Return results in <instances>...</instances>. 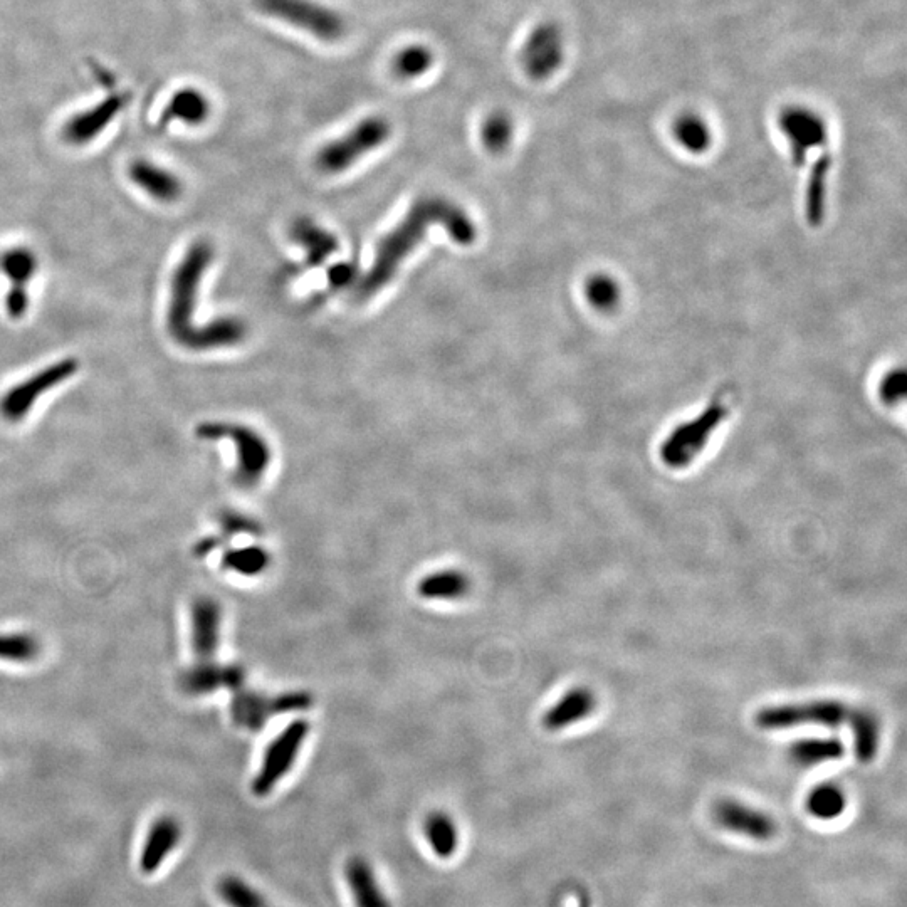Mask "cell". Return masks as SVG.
Listing matches in <instances>:
<instances>
[{
	"label": "cell",
	"instance_id": "cell-36",
	"mask_svg": "<svg viewBox=\"0 0 907 907\" xmlns=\"http://www.w3.org/2000/svg\"><path fill=\"white\" fill-rule=\"evenodd\" d=\"M221 530L224 531V536L241 535V533L259 535L261 526L257 525L256 521L251 520L246 514L226 511V513L221 514Z\"/></svg>",
	"mask_w": 907,
	"mask_h": 907
},
{
	"label": "cell",
	"instance_id": "cell-37",
	"mask_svg": "<svg viewBox=\"0 0 907 907\" xmlns=\"http://www.w3.org/2000/svg\"><path fill=\"white\" fill-rule=\"evenodd\" d=\"M617 288L609 279L597 278L588 284V298L597 308H610L617 301Z\"/></svg>",
	"mask_w": 907,
	"mask_h": 907
},
{
	"label": "cell",
	"instance_id": "cell-38",
	"mask_svg": "<svg viewBox=\"0 0 907 907\" xmlns=\"http://www.w3.org/2000/svg\"><path fill=\"white\" fill-rule=\"evenodd\" d=\"M31 299L27 293L26 286L22 284H12L11 289L6 294V311L12 320H22L29 311Z\"/></svg>",
	"mask_w": 907,
	"mask_h": 907
},
{
	"label": "cell",
	"instance_id": "cell-26",
	"mask_svg": "<svg viewBox=\"0 0 907 907\" xmlns=\"http://www.w3.org/2000/svg\"><path fill=\"white\" fill-rule=\"evenodd\" d=\"M222 568L242 577H257L268 570L271 555L263 546L249 545L231 548L222 555Z\"/></svg>",
	"mask_w": 907,
	"mask_h": 907
},
{
	"label": "cell",
	"instance_id": "cell-27",
	"mask_svg": "<svg viewBox=\"0 0 907 907\" xmlns=\"http://www.w3.org/2000/svg\"><path fill=\"white\" fill-rule=\"evenodd\" d=\"M37 269L39 261L36 252H32L29 247H12L0 257V271L12 284L27 286V283L36 278Z\"/></svg>",
	"mask_w": 907,
	"mask_h": 907
},
{
	"label": "cell",
	"instance_id": "cell-7",
	"mask_svg": "<svg viewBox=\"0 0 907 907\" xmlns=\"http://www.w3.org/2000/svg\"><path fill=\"white\" fill-rule=\"evenodd\" d=\"M78 372L79 362L76 358H63L42 368L24 382L17 383L0 397L2 419L11 424L22 422L42 395L49 394L53 388L68 382Z\"/></svg>",
	"mask_w": 907,
	"mask_h": 907
},
{
	"label": "cell",
	"instance_id": "cell-39",
	"mask_svg": "<svg viewBox=\"0 0 907 907\" xmlns=\"http://www.w3.org/2000/svg\"><path fill=\"white\" fill-rule=\"evenodd\" d=\"M353 278H355V269L350 264H336L335 268L328 273L330 283L336 288L347 286V284L352 283Z\"/></svg>",
	"mask_w": 907,
	"mask_h": 907
},
{
	"label": "cell",
	"instance_id": "cell-3",
	"mask_svg": "<svg viewBox=\"0 0 907 907\" xmlns=\"http://www.w3.org/2000/svg\"><path fill=\"white\" fill-rule=\"evenodd\" d=\"M214 261V249L209 242H194L185 252L184 259L175 269L170 288V305L167 311V330L179 343L192 328V318L197 311L200 284Z\"/></svg>",
	"mask_w": 907,
	"mask_h": 907
},
{
	"label": "cell",
	"instance_id": "cell-33",
	"mask_svg": "<svg viewBox=\"0 0 907 907\" xmlns=\"http://www.w3.org/2000/svg\"><path fill=\"white\" fill-rule=\"evenodd\" d=\"M514 125L506 111H493L484 118L481 140L489 153H503L513 140Z\"/></svg>",
	"mask_w": 907,
	"mask_h": 907
},
{
	"label": "cell",
	"instance_id": "cell-9",
	"mask_svg": "<svg viewBox=\"0 0 907 907\" xmlns=\"http://www.w3.org/2000/svg\"><path fill=\"white\" fill-rule=\"evenodd\" d=\"M310 734V723L306 719H294L271 741L264 753L263 763L252 780V793L256 797H268L288 775L298 760L299 750L305 745Z\"/></svg>",
	"mask_w": 907,
	"mask_h": 907
},
{
	"label": "cell",
	"instance_id": "cell-42",
	"mask_svg": "<svg viewBox=\"0 0 907 907\" xmlns=\"http://www.w3.org/2000/svg\"><path fill=\"white\" fill-rule=\"evenodd\" d=\"M580 907H590V902H588L587 897H582V899H580Z\"/></svg>",
	"mask_w": 907,
	"mask_h": 907
},
{
	"label": "cell",
	"instance_id": "cell-11",
	"mask_svg": "<svg viewBox=\"0 0 907 907\" xmlns=\"http://www.w3.org/2000/svg\"><path fill=\"white\" fill-rule=\"evenodd\" d=\"M128 103H130L128 93H111L90 108L69 116L61 130V137L73 147H84L95 142L96 138H100L115 123Z\"/></svg>",
	"mask_w": 907,
	"mask_h": 907
},
{
	"label": "cell",
	"instance_id": "cell-20",
	"mask_svg": "<svg viewBox=\"0 0 907 907\" xmlns=\"http://www.w3.org/2000/svg\"><path fill=\"white\" fill-rule=\"evenodd\" d=\"M182 839V829L177 818L163 815L153 822L140 855V871L152 876L162 867L168 855L174 852Z\"/></svg>",
	"mask_w": 907,
	"mask_h": 907
},
{
	"label": "cell",
	"instance_id": "cell-23",
	"mask_svg": "<svg viewBox=\"0 0 907 907\" xmlns=\"http://www.w3.org/2000/svg\"><path fill=\"white\" fill-rule=\"evenodd\" d=\"M471 590V580L456 568H446L420 578L417 593L425 600H459Z\"/></svg>",
	"mask_w": 907,
	"mask_h": 907
},
{
	"label": "cell",
	"instance_id": "cell-1",
	"mask_svg": "<svg viewBox=\"0 0 907 907\" xmlns=\"http://www.w3.org/2000/svg\"><path fill=\"white\" fill-rule=\"evenodd\" d=\"M434 224L444 227L454 242L461 246H469L476 241V227L459 205L442 197L417 200L404 221L378 242L372 266L358 283L357 298L365 301L385 288L399 271L405 257L419 246L429 227Z\"/></svg>",
	"mask_w": 907,
	"mask_h": 907
},
{
	"label": "cell",
	"instance_id": "cell-24",
	"mask_svg": "<svg viewBox=\"0 0 907 907\" xmlns=\"http://www.w3.org/2000/svg\"><path fill=\"white\" fill-rule=\"evenodd\" d=\"M424 835L427 844L437 857L449 859L456 854L457 847H459V830H457L454 818L447 815L446 812H432L427 815Z\"/></svg>",
	"mask_w": 907,
	"mask_h": 907
},
{
	"label": "cell",
	"instance_id": "cell-4",
	"mask_svg": "<svg viewBox=\"0 0 907 907\" xmlns=\"http://www.w3.org/2000/svg\"><path fill=\"white\" fill-rule=\"evenodd\" d=\"M392 135V125L383 116L372 115L358 121L347 133L326 143L316 155V167L325 174H340L353 167L367 153L382 147Z\"/></svg>",
	"mask_w": 907,
	"mask_h": 907
},
{
	"label": "cell",
	"instance_id": "cell-28",
	"mask_svg": "<svg viewBox=\"0 0 907 907\" xmlns=\"http://www.w3.org/2000/svg\"><path fill=\"white\" fill-rule=\"evenodd\" d=\"M293 237L308 249L311 264L323 263L338 247L335 237L331 236L330 232L311 224L310 221H299L293 227Z\"/></svg>",
	"mask_w": 907,
	"mask_h": 907
},
{
	"label": "cell",
	"instance_id": "cell-30",
	"mask_svg": "<svg viewBox=\"0 0 907 907\" xmlns=\"http://www.w3.org/2000/svg\"><path fill=\"white\" fill-rule=\"evenodd\" d=\"M217 896L227 907H273L251 884L237 876L222 877L215 886Z\"/></svg>",
	"mask_w": 907,
	"mask_h": 907
},
{
	"label": "cell",
	"instance_id": "cell-34",
	"mask_svg": "<svg viewBox=\"0 0 907 907\" xmlns=\"http://www.w3.org/2000/svg\"><path fill=\"white\" fill-rule=\"evenodd\" d=\"M41 644L29 634H0V661L27 664L36 661Z\"/></svg>",
	"mask_w": 907,
	"mask_h": 907
},
{
	"label": "cell",
	"instance_id": "cell-16",
	"mask_svg": "<svg viewBox=\"0 0 907 907\" xmlns=\"http://www.w3.org/2000/svg\"><path fill=\"white\" fill-rule=\"evenodd\" d=\"M128 177L148 197L162 204H174L184 194L179 175L147 158L135 160L128 168Z\"/></svg>",
	"mask_w": 907,
	"mask_h": 907
},
{
	"label": "cell",
	"instance_id": "cell-31",
	"mask_svg": "<svg viewBox=\"0 0 907 907\" xmlns=\"http://www.w3.org/2000/svg\"><path fill=\"white\" fill-rule=\"evenodd\" d=\"M436 56L432 49L424 44H410L407 48L400 49L392 61L395 76L400 79H417L429 73Z\"/></svg>",
	"mask_w": 907,
	"mask_h": 907
},
{
	"label": "cell",
	"instance_id": "cell-6",
	"mask_svg": "<svg viewBox=\"0 0 907 907\" xmlns=\"http://www.w3.org/2000/svg\"><path fill=\"white\" fill-rule=\"evenodd\" d=\"M254 6L264 16L308 32L321 41H340L347 34V21L340 12L316 0H254Z\"/></svg>",
	"mask_w": 907,
	"mask_h": 907
},
{
	"label": "cell",
	"instance_id": "cell-2",
	"mask_svg": "<svg viewBox=\"0 0 907 907\" xmlns=\"http://www.w3.org/2000/svg\"><path fill=\"white\" fill-rule=\"evenodd\" d=\"M755 724L763 731H783L805 724H822L827 728L847 726L854 734L855 756L862 763H871L876 758L881 741L879 721L871 711L835 699L768 706L756 713Z\"/></svg>",
	"mask_w": 907,
	"mask_h": 907
},
{
	"label": "cell",
	"instance_id": "cell-18",
	"mask_svg": "<svg viewBox=\"0 0 907 907\" xmlns=\"http://www.w3.org/2000/svg\"><path fill=\"white\" fill-rule=\"evenodd\" d=\"M247 328L237 318H217L202 326H192L179 345L192 352H210L217 348L234 347L246 338Z\"/></svg>",
	"mask_w": 907,
	"mask_h": 907
},
{
	"label": "cell",
	"instance_id": "cell-32",
	"mask_svg": "<svg viewBox=\"0 0 907 907\" xmlns=\"http://www.w3.org/2000/svg\"><path fill=\"white\" fill-rule=\"evenodd\" d=\"M845 805L844 792L834 783H822L808 793V813L820 820H834L844 813Z\"/></svg>",
	"mask_w": 907,
	"mask_h": 907
},
{
	"label": "cell",
	"instance_id": "cell-5",
	"mask_svg": "<svg viewBox=\"0 0 907 907\" xmlns=\"http://www.w3.org/2000/svg\"><path fill=\"white\" fill-rule=\"evenodd\" d=\"M195 434L205 441L231 439L234 442L237 451L234 481L237 486L244 489L254 488L263 479L271 462V451L268 442L264 441L256 430L227 422H205L195 429Z\"/></svg>",
	"mask_w": 907,
	"mask_h": 907
},
{
	"label": "cell",
	"instance_id": "cell-19",
	"mask_svg": "<svg viewBox=\"0 0 907 907\" xmlns=\"http://www.w3.org/2000/svg\"><path fill=\"white\" fill-rule=\"evenodd\" d=\"M212 105L205 95L204 91L194 86H184L175 91L170 96L167 105L163 106V111L158 118V126L167 128V126L180 123L185 126L204 125L209 120Z\"/></svg>",
	"mask_w": 907,
	"mask_h": 907
},
{
	"label": "cell",
	"instance_id": "cell-40",
	"mask_svg": "<svg viewBox=\"0 0 907 907\" xmlns=\"http://www.w3.org/2000/svg\"><path fill=\"white\" fill-rule=\"evenodd\" d=\"M904 388H906V380H904V373H894V375H889L886 383H884V394H886V399L894 400L901 399L904 397Z\"/></svg>",
	"mask_w": 907,
	"mask_h": 907
},
{
	"label": "cell",
	"instance_id": "cell-21",
	"mask_svg": "<svg viewBox=\"0 0 907 907\" xmlns=\"http://www.w3.org/2000/svg\"><path fill=\"white\" fill-rule=\"evenodd\" d=\"M597 708V698L588 687H573L563 694L543 716V728L561 731L588 718Z\"/></svg>",
	"mask_w": 907,
	"mask_h": 907
},
{
	"label": "cell",
	"instance_id": "cell-8",
	"mask_svg": "<svg viewBox=\"0 0 907 907\" xmlns=\"http://www.w3.org/2000/svg\"><path fill=\"white\" fill-rule=\"evenodd\" d=\"M313 706V696L306 691H291L279 696H266L241 687L234 691L231 703L232 721L247 731H259L278 714L299 713Z\"/></svg>",
	"mask_w": 907,
	"mask_h": 907
},
{
	"label": "cell",
	"instance_id": "cell-14",
	"mask_svg": "<svg viewBox=\"0 0 907 907\" xmlns=\"http://www.w3.org/2000/svg\"><path fill=\"white\" fill-rule=\"evenodd\" d=\"M222 609L217 600L199 597L190 607V640L199 661H212L221 642Z\"/></svg>",
	"mask_w": 907,
	"mask_h": 907
},
{
	"label": "cell",
	"instance_id": "cell-35",
	"mask_svg": "<svg viewBox=\"0 0 907 907\" xmlns=\"http://www.w3.org/2000/svg\"><path fill=\"white\" fill-rule=\"evenodd\" d=\"M676 137L691 152H703L709 145L708 126L698 116H684L677 121Z\"/></svg>",
	"mask_w": 907,
	"mask_h": 907
},
{
	"label": "cell",
	"instance_id": "cell-25",
	"mask_svg": "<svg viewBox=\"0 0 907 907\" xmlns=\"http://www.w3.org/2000/svg\"><path fill=\"white\" fill-rule=\"evenodd\" d=\"M788 753L795 765L810 768L825 761L839 760L844 756L845 746L837 738H807L793 743Z\"/></svg>",
	"mask_w": 907,
	"mask_h": 907
},
{
	"label": "cell",
	"instance_id": "cell-17",
	"mask_svg": "<svg viewBox=\"0 0 907 907\" xmlns=\"http://www.w3.org/2000/svg\"><path fill=\"white\" fill-rule=\"evenodd\" d=\"M785 137L792 145L793 160L802 167L810 148L827 142V128L822 118L807 110H788L780 118Z\"/></svg>",
	"mask_w": 907,
	"mask_h": 907
},
{
	"label": "cell",
	"instance_id": "cell-13",
	"mask_svg": "<svg viewBox=\"0 0 907 907\" xmlns=\"http://www.w3.org/2000/svg\"><path fill=\"white\" fill-rule=\"evenodd\" d=\"M179 684L190 696H204L219 689L234 693L246 684V669L239 664H217L214 659L199 661L180 674Z\"/></svg>",
	"mask_w": 907,
	"mask_h": 907
},
{
	"label": "cell",
	"instance_id": "cell-29",
	"mask_svg": "<svg viewBox=\"0 0 907 907\" xmlns=\"http://www.w3.org/2000/svg\"><path fill=\"white\" fill-rule=\"evenodd\" d=\"M832 158L829 153H824L813 163L807 189V215L812 224H818L824 217L825 194H827V179H829Z\"/></svg>",
	"mask_w": 907,
	"mask_h": 907
},
{
	"label": "cell",
	"instance_id": "cell-12",
	"mask_svg": "<svg viewBox=\"0 0 907 907\" xmlns=\"http://www.w3.org/2000/svg\"><path fill=\"white\" fill-rule=\"evenodd\" d=\"M521 66L535 81H543L556 73L563 63V36L553 22H541L526 37L521 49Z\"/></svg>",
	"mask_w": 907,
	"mask_h": 907
},
{
	"label": "cell",
	"instance_id": "cell-41",
	"mask_svg": "<svg viewBox=\"0 0 907 907\" xmlns=\"http://www.w3.org/2000/svg\"><path fill=\"white\" fill-rule=\"evenodd\" d=\"M221 545H222L221 536H212V538H204V540H200L199 543H197V545H195V548H194L195 556H200V558H202V556L209 555V553H212V551H214L215 548H219V546H221Z\"/></svg>",
	"mask_w": 907,
	"mask_h": 907
},
{
	"label": "cell",
	"instance_id": "cell-10",
	"mask_svg": "<svg viewBox=\"0 0 907 907\" xmlns=\"http://www.w3.org/2000/svg\"><path fill=\"white\" fill-rule=\"evenodd\" d=\"M724 415L726 407L718 400L709 405L708 410H704L696 419L689 420L672 430L671 436L667 437L661 447L664 464L672 469H681L691 464L706 447L709 437L713 436L714 429L721 424Z\"/></svg>",
	"mask_w": 907,
	"mask_h": 907
},
{
	"label": "cell",
	"instance_id": "cell-15",
	"mask_svg": "<svg viewBox=\"0 0 907 907\" xmlns=\"http://www.w3.org/2000/svg\"><path fill=\"white\" fill-rule=\"evenodd\" d=\"M713 817L723 829L750 839L768 840L776 832L775 822L766 813L736 800H721L716 803Z\"/></svg>",
	"mask_w": 907,
	"mask_h": 907
},
{
	"label": "cell",
	"instance_id": "cell-22",
	"mask_svg": "<svg viewBox=\"0 0 907 907\" xmlns=\"http://www.w3.org/2000/svg\"><path fill=\"white\" fill-rule=\"evenodd\" d=\"M348 891L355 907H392L383 891L372 864L363 857H353L345 867Z\"/></svg>",
	"mask_w": 907,
	"mask_h": 907
}]
</instances>
